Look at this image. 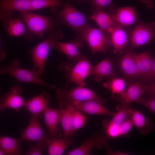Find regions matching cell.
<instances>
[{
  "mask_svg": "<svg viewBox=\"0 0 155 155\" xmlns=\"http://www.w3.org/2000/svg\"><path fill=\"white\" fill-rule=\"evenodd\" d=\"M105 86L110 89L114 94L121 95L126 90V82L122 78L115 77L111 79L110 82L104 84Z\"/></svg>",
  "mask_w": 155,
  "mask_h": 155,
  "instance_id": "cell-30",
  "label": "cell"
},
{
  "mask_svg": "<svg viewBox=\"0 0 155 155\" xmlns=\"http://www.w3.org/2000/svg\"><path fill=\"white\" fill-rule=\"evenodd\" d=\"M59 0H31V11L46 7H62Z\"/></svg>",
  "mask_w": 155,
  "mask_h": 155,
  "instance_id": "cell-31",
  "label": "cell"
},
{
  "mask_svg": "<svg viewBox=\"0 0 155 155\" xmlns=\"http://www.w3.org/2000/svg\"><path fill=\"white\" fill-rule=\"evenodd\" d=\"M155 78V59L154 58L152 65L150 70L147 82L154 81Z\"/></svg>",
  "mask_w": 155,
  "mask_h": 155,
  "instance_id": "cell-39",
  "label": "cell"
},
{
  "mask_svg": "<svg viewBox=\"0 0 155 155\" xmlns=\"http://www.w3.org/2000/svg\"><path fill=\"white\" fill-rule=\"evenodd\" d=\"M1 95H0V104L1 102Z\"/></svg>",
  "mask_w": 155,
  "mask_h": 155,
  "instance_id": "cell-43",
  "label": "cell"
},
{
  "mask_svg": "<svg viewBox=\"0 0 155 155\" xmlns=\"http://www.w3.org/2000/svg\"><path fill=\"white\" fill-rule=\"evenodd\" d=\"M135 54L130 51L125 53L120 62V67L122 73L127 78L132 79L140 78Z\"/></svg>",
  "mask_w": 155,
  "mask_h": 155,
  "instance_id": "cell-16",
  "label": "cell"
},
{
  "mask_svg": "<svg viewBox=\"0 0 155 155\" xmlns=\"http://www.w3.org/2000/svg\"><path fill=\"white\" fill-rule=\"evenodd\" d=\"M3 22L5 30L7 35L19 37L24 35L26 28L23 20L14 18L13 15L7 17Z\"/></svg>",
  "mask_w": 155,
  "mask_h": 155,
  "instance_id": "cell-25",
  "label": "cell"
},
{
  "mask_svg": "<svg viewBox=\"0 0 155 155\" xmlns=\"http://www.w3.org/2000/svg\"><path fill=\"white\" fill-rule=\"evenodd\" d=\"M46 96L45 93H43L25 101L24 106L32 116L39 117L48 106V101Z\"/></svg>",
  "mask_w": 155,
  "mask_h": 155,
  "instance_id": "cell-24",
  "label": "cell"
},
{
  "mask_svg": "<svg viewBox=\"0 0 155 155\" xmlns=\"http://www.w3.org/2000/svg\"><path fill=\"white\" fill-rule=\"evenodd\" d=\"M19 140L0 135V148L6 155H20Z\"/></svg>",
  "mask_w": 155,
  "mask_h": 155,
  "instance_id": "cell-28",
  "label": "cell"
},
{
  "mask_svg": "<svg viewBox=\"0 0 155 155\" xmlns=\"http://www.w3.org/2000/svg\"><path fill=\"white\" fill-rule=\"evenodd\" d=\"M92 67L90 62L86 59L77 62L67 71L66 85L72 83L78 86H84L86 84L85 80L91 75Z\"/></svg>",
  "mask_w": 155,
  "mask_h": 155,
  "instance_id": "cell-8",
  "label": "cell"
},
{
  "mask_svg": "<svg viewBox=\"0 0 155 155\" xmlns=\"http://www.w3.org/2000/svg\"><path fill=\"white\" fill-rule=\"evenodd\" d=\"M75 110L71 107L59 111V122L63 130L64 138L69 139L73 133V115Z\"/></svg>",
  "mask_w": 155,
  "mask_h": 155,
  "instance_id": "cell-26",
  "label": "cell"
},
{
  "mask_svg": "<svg viewBox=\"0 0 155 155\" xmlns=\"http://www.w3.org/2000/svg\"><path fill=\"white\" fill-rule=\"evenodd\" d=\"M135 57L140 78L143 81H147L154 58H152L150 51L137 54Z\"/></svg>",
  "mask_w": 155,
  "mask_h": 155,
  "instance_id": "cell-23",
  "label": "cell"
},
{
  "mask_svg": "<svg viewBox=\"0 0 155 155\" xmlns=\"http://www.w3.org/2000/svg\"><path fill=\"white\" fill-rule=\"evenodd\" d=\"M39 117L32 116L28 125L22 133L20 142L35 141L48 143L51 137L45 134Z\"/></svg>",
  "mask_w": 155,
  "mask_h": 155,
  "instance_id": "cell-9",
  "label": "cell"
},
{
  "mask_svg": "<svg viewBox=\"0 0 155 155\" xmlns=\"http://www.w3.org/2000/svg\"><path fill=\"white\" fill-rule=\"evenodd\" d=\"M139 1L144 4L147 8L150 9L153 8L154 3L151 0H139Z\"/></svg>",
  "mask_w": 155,
  "mask_h": 155,
  "instance_id": "cell-40",
  "label": "cell"
},
{
  "mask_svg": "<svg viewBox=\"0 0 155 155\" xmlns=\"http://www.w3.org/2000/svg\"><path fill=\"white\" fill-rule=\"evenodd\" d=\"M110 34L111 42L114 52H121L128 43L127 35L123 26L116 23Z\"/></svg>",
  "mask_w": 155,
  "mask_h": 155,
  "instance_id": "cell-22",
  "label": "cell"
},
{
  "mask_svg": "<svg viewBox=\"0 0 155 155\" xmlns=\"http://www.w3.org/2000/svg\"><path fill=\"white\" fill-rule=\"evenodd\" d=\"M113 0H90L94 9H102L110 5Z\"/></svg>",
  "mask_w": 155,
  "mask_h": 155,
  "instance_id": "cell-37",
  "label": "cell"
},
{
  "mask_svg": "<svg viewBox=\"0 0 155 155\" xmlns=\"http://www.w3.org/2000/svg\"><path fill=\"white\" fill-rule=\"evenodd\" d=\"M60 24L56 20L47 37L29 51L33 62L32 68L39 76L42 75L46 60L53 43L62 39L63 36Z\"/></svg>",
  "mask_w": 155,
  "mask_h": 155,
  "instance_id": "cell-2",
  "label": "cell"
},
{
  "mask_svg": "<svg viewBox=\"0 0 155 155\" xmlns=\"http://www.w3.org/2000/svg\"><path fill=\"white\" fill-rule=\"evenodd\" d=\"M19 65V61L15 59L10 65L1 67L0 74H8L20 82L31 83L48 86L52 89L56 88L55 86L48 84L39 78L38 74L32 68L25 69L21 67Z\"/></svg>",
  "mask_w": 155,
  "mask_h": 155,
  "instance_id": "cell-5",
  "label": "cell"
},
{
  "mask_svg": "<svg viewBox=\"0 0 155 155\" xmlns=\"http://www.w3.org/2000/svg\"><path fill=\"white\" fill-rule=\"evenodd\" d=\"M131 110L129 104L124 105L118 111L115 113L111 120L108 121L111 124L119 126L130 116Z\"/></svg>",
  "mask_w": 155,
  "mask_h": 155,
  "instance_id": "cell-29",
  "label": "cell"
},
{
  "mask_svg": "<svg viewBox=\"0 0 155 155\" xmlns=\"http://www.w3.org/2000/svg\"><path fill=\"white\" fill-rule=\"evenodd\" d=\"M62 9L57 11L56 7H51V12L60 24L65 25L73 30L77 37L70 42L78 48L84 47L86 33L90 26L88 22L89 17L84 15L69 3L63 4Z\"/></svg>",
  "mask_w": 155,
  "mask_h": 155,
  "instance_id": "cell-1",
  "label": "cell"
},
{
  "mask_svg": "<svg viewBox=\"0 0 155 155\" xmlns=\"http://www.w3.org/2000/svg\"><path fill=\"white\" fill-rule=\"evenodd\" d=\"M0 155H6L5 152L2 150L0 148Z\"/></svg>",
  "mask_w": 155,
  "mask_h": 155,
  "instance_id": "cell-42",
  "label": "cell"
},
{
  "mask_svg": "<svg viewBox=\"0 0 155 155\" xmlns=\"http://www.w3.org/2000/svg\"><path fill=\"white\" fill-rule=\"evenodd\" d=\"M51 49L60 51L68 57L69 59V64L66 65L68 66L66 68L70 67L73 64L76 63L81 60L86 59L85 56L80 53L78 47L71 42H63L56 41L53 43Z\"/></svg>",
  "mask_w": 155,
  "mask_h": 155,
  "instance_id": "cell-12",
  "label": "cell"
},
{
  "mask_svg": "<svg viewBox=\"0 0 155 155\" xmlns=\"http://www.w3.org/2000/svg\"><path fill=\"white\" fill-rule=\"evenodd\" d=\"M22 92L21 87L15 86L13 87L10 91L2 96L0 104V111H3L7 108L14 109L17 112L24 106L25 101L21 96Z\"/></svg>",
  "mask_w": 155,
  "mask_h": 155,
  "instance_id": "cell-10",
  "label": "cell"
},
{
  "mask_svg": "<svg viewBox=\"0 0 155 155\" xmlns=\"http://www.w3.org/2000/svg\"><path fill=\"white\" fill-rule=\"evenodd\" d=\"M31 11V0H0V21L3 22L13 11Z\"/></svg>",
  "mask_w": 155,
  "mask_h": 155,
  "instance_id": "cell-11",
  "label": "cell"
},
{
  "mask_svg": "<svg viewBox=\"0 0 155 155\" xmlns=\"http://www.w3.org/2000/svg\"><path fill=\"white\" fill-rule=\"evenodd\" d=\"M135 102L140 104L147 108L151 113L155 114V97H149L147 98H144L140 97Z\"/></svg>",
  "mask_w": 155,
  "mask_h": 155,
  "instance_id": "cell-34",
  "label": "cell"
},
{
  "mask_svg": "<svg viewBox=\"0 0 155 155\" xmlns=\"http://www.w3.org/2000/svg\"><path fill=\"white\" fill-rule=\"evenodd\" d=\"M1 38L0 37V62L4 61L6 57V52L1 48Z\"/></svg>",
  "mask_w": 155,
  "mask_h": 155,
  "instance_id": "cell-41",
  "label": "cell"
},
{
  "mask_svg": "<svg viewBox=\"0 0 155 155\" xmlns=\"http://www.w3.org/2000/svg\"><path fill=\"white\" fill-rule=\"evenodd\" d=\"M146 93H147L149 95V97H155V84L154 82H151L149 86H147V88Z\"/></svg>",
  "mask_w": 155,
  "mask_h": 155,
  "instance_id": "cell-38",
  "label": "cell"
},
{
  "mask_svg": "<svg viewBox=\"0 0 155 155\" xmlns=\"http://www.w3.org/2000/svg\"><path fill=\"white\" fill-rule=\"evenodd\" d=\"M155 26L154 22L149 23L138 20L130 33L131 48L135 49L153 41L155 36Z\"/></svg>",
  "mask_w": 155,
  "mask_h": 155,
  "instance_id": "cell-6",
  "label": "cell"
},
{
  "mask_svg": "<svg viewBox=\"0 0 155 155\" xmlns=\"http://www.w3.org/2000/svg\"><path fill=\"white\" fill-rule=\"evenodd\" d=\"M69 139H62L50 138L47 147L50 155H61L64 153L67 148L72 142Z\"/></svg>",
  "mask_w": 155,
  "mask_h": 155,
  "instance_id": "cell-27",
  "label": "cell"
},
{
  "mask_svg": "<svg viewBox=\"0 0 155 155\" xmlns=\"http://www.w3.org/2000/svg\"><path fill=\"white\" fill-rule=\"evenodd\" d=\"M147 88V86L140 81L130 84L125 92L120 95V102L122 106L135 102L146 93Z\"/></svg>",
  "mask_w": 155,
  "mask_h": 155,
  "instance_id": "cell-17",
  "label": "cell"
},
{
  "mask_svg": "<svg viewBox=\"0 0 155 155\" xmlns=\"http://www.w3.org/2000/svg\"><path fill=\"white\" fill-rule=\"evenodd\" d=\"M103 105L98 101L90 100L76 102L71 107L76 110L90 114L113 116L115 113L108 110Z\"/></svg>",
  "mask_w": 155,
  "mask_h": 155,
  "instance_id": "cell-13",
  "label": "cell"
},
{
  "mask_svg": "<svg viewBox=\"0 0 155 155\" xmlns=\"http://www.w3.org/2000/svg\"><path fill=\"white\" fill-rule=\"evenodd\" d=\"M130 117L133 126L142 134L146 135L153 129L154 123L151 119L141 111L132 109Z\"/></svg>",
  "mask_w": 155,
  "mask_h": 155,
  "instance_id": "cell-21",
  "label": "cell"
},
{
  "mask_svg": "<svg viewBox=\"0 0 155 155\" xmlns=\"http://www.w3.org/2000/svg\"><path fill=\"white\" fill-rule=\"evenodd\" d=\"M85 40L88 42L92 54L105 53L110 48V36L100 29L91 26L86 33Z\"/></svg>",
  "mask_w": 155,
  "mask_h": 155,
  "instance_id": "cell-7",
  "label": "cell"
},
{
  "mask_svg": "<svg viewBox=\"0 0 155 155\" xmlns=\"http://www.w3.org/2000/svg\"><path fill=\"white\" fill-rule=\"evenodd\" d=\"M112 16L116 23L122 26L133 25L137 20L136 12L133 6L119 8Z\"/></svg>",
  "mask_w": 155,
  "mask_h": 155,
  "instance_id": "cell-20",
  "label": "cell"
},
{
  "mask_svg": "<svg viewBox=\"0 0 155 155\" xmlns=\"http://www.w3.org/2000/svg\"><path fill=\"white\" fill-rule=\"evenodd\" d=\"M98 82L102 81L103 78L111 79L115 77L113 64L109 57L106 58L92 67L91 75Z\"/></svg>",
  "mask_w": 155,
  "mask_h": 155,
  "instance_id": "cell-19",
  "label": "cell"
},
{
  "mask_svg": "<svg viewBox=\"0 0 155 155\" xmlns=\"http://www.w3.org/2000/svg\"><path fill=\"white\" fill-rule=\"evenodd\" d=\"M26 26L24 35L28 40H33L34 35L43 38L46 32L51 30L56 20L52 18L46 17L28 11L19 12Z\"/></svg>",
  "mask_w": 155,
  "mask_h": 155,
  "instance_id": "cell-3",
  "label": "cell"
},
{
  "mask_svg": "<svg viewBox=\"0 0 155 155\" xmlns=\"http://www.w3.org/2000/svg\"><path fill=\"white\" fill-rule=\"evenodd\" d=\"M103 136L100 133L94 134L84 140L80 146L68 152L67 155H90L93 149H100L102 147Z\"/></svg>",
  "mask_w": 155,
  "mask_h": 155,
  "instance_id": "cell-14",
  "label": "cell"
},
{
  "mask_svg": "<svg viewBox=\"0 0 155 155\" xmlns=\"http://www.w3.org/2000/svg\"><path fill=\"white\" fill-rule=\"evenodd\" d=\"M103 125L108 138L110 137L115 138L120 136L119 126L109 123L108 120L103 121Z\"/></svg>",
  "mask_w": 155,
  "mask_h": 155,
  "instance_id": "cell-32",
  "label": "cell"
},
{
  "mask_svg": "<svg viewBox=\"0 0 155 155\" xmlns=\"http://www.w3.org/2000/svg\"><path fill=\"white\" fill-rule=\"evenodd\" d=\"M45 122L51 138H60L62 136L61 130L58 127L59 122V111L47 107L43 112Z\"/></svg>",
  "mask_w": 155,
  "mask_h": 155,
  "instance_id": "cell-15",
  "label": "cell"
},
{
  "mask_svg": "<svg viewBox=\"0 0 155 155\" xmlns=\"http://www.w3.org/2000/svg\"><path fill=\"white\" fill-rule=\"evenodd\" d=\"M133 126V122L130 116L119 126L120 136L127 135Z\"/></svg>",
  "mask_w": 155,
  "mask_h": 155,
  "instance_id": "cell-36",
  "label": "cell"
},
{
  "mask_svg": "<svg viewBox=\"0 0 155 155\" xmlns=\"http://www.w3.org/2000/svg\"><path fill=\"white\" fill-rule=\"evenodd\" d=\"M90 20L96 23L100 30L106 33L110 34L116 24L112 15L102 9H93Z\"/></svg>",
  "mask_w": 155,
  "mask_h": 155,
  "instance_id": "cell-18",
  "label": "cell"
},
{
  "mask_svg": "<svg viewBox=\"0 0 155 155\" xmlns=\"http://www.w3.org/2000/svg\"><path fill=\"white\" fill-rule=\"evenodd\" d=\"M79 0L82 1H84L85 0Z\"/></svg>",
  "mask_w": 155,
  "mask_h": 155,
  "instance_id": "cell-44",
  "label": "cell"
},
{
  "mask_svg": "<svg viewBox=\"0 0 155 155\" xmlns=\"http://www.w3.org/2000/svg\"><path fill=\"white\" fill-rule=\"evenodd\" d=\"M47 144L40 142H36V144L31 146L28 150L26 153L28 155H41L47 147Z\"/></svg>",
  "mask_w": 155,
  "mask_h": 155,
  "instance_id": "cell-35",
  "label": "cell"
},
{
  "mask_svg": "<svg viewBox=\"0 0 155 155\" xmlns=\"http://www.w3.org/2000/svg\"><path fill=\"white\" fill-rule=\"evenodd\" d=\"M59 110L72 107L75 103L90 100L105 104L106 100L100 98L91 90L84 86H78L69 90L60 88L57 91Z\"/></svg>",
  "mask_w": 155,
  "mask_h": 155,
  "instance_id": "cell-4",
  "label": "cell"
},
{
  "mask_svg": "<svg viewBox=\"0 0 155 155\" xmlns=\"http://www.w3.org/2000/svg\"><path fill=\"white\" fill-rule=\"evenodd\" d=\"M86 121V118L80 111L75 110L73 115V125L74 131L84 127Z\"/></svg>",
  "mask_w": 155,
  "mask_h": 155,
  "instance_id": "cell-33",
  "label": "cell"
}]
</instances>
